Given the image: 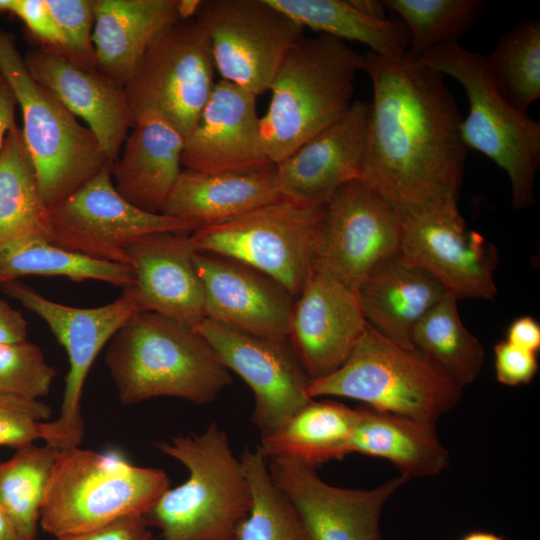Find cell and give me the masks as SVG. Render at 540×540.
Wrapping results in <instances>:
<instances>
[{
    "instance_id": "cell-38",
    "label": "cell",
    "mask_w": 540,
    "mask_h": 540,
    "mask_svg": "<svg viewBox=\"0 0 540 540\" xmlns=\"http://www.w3.org/2000/svg\"><path fill=\"white\" fill-rule=\"evenodd\" d=\"M55 376L54 367L34 343L0 344V394L40 400L49 393Z\"/></svg>"
},
{
    "instance_id": "cell-20",
    "label": "cell",
    "mask_w": 540,
    "mask_h": 540,
    "mask_svg": "<svg viewBox=\"0 0 540 540\" xmlns=\"http://www.w3.org/2000/svg\"><path fill=\"white\" fill-rule=\"evenodd\" d=\"M369 102L348 111L276 165L282 197L325 206L342 186L361 180L367 144Z\"/></svg>"
},
{
    "instance_id": "cell-16",
    "label": "cell",
    "mask_w": 540,
    "mask_h": 540,
    "mask_svg": "<svg viewBox=\"0 0 540 540\" xmlns=\"http://www.w3.org/2000/svg\"><path fill=\"white\" fill-rule=\"evenodd\" d=\"M194 328L252 390V421L261 437L277 431L312 400L307 394L310 379L289 338L257 337L207 318Z\"/></svg>"
},
{
    "instance_id": "cell-36",
    "label": "cell",
    "mask_w": 540,
    "mask_h": 540,
    "mask_svg": "<svg viewBox=\"0 0 540 540\" xmlns=\"http://www.w3.org/2000/svg\"><path fill=\"white\" fill-rule=\"evenodd\" d=\"M239 459L251 493V508L237 528L236 540H307L294 506L272 480L259 449L245 448Z\"/></svg>"
},
{
    "instance_id": "cell-2",
    "label": "cell",
    "mask_w": 540,
    "mask_h": 540,
    "mask_svg": "<svg viewBox=\"0 0 540 540\" xmlns=\"http://www.w3.org/2000/svg\"><path fill=\"white\" fill-rule=\"evenodd\" d=\"M104 361L123 405L155 397L205 405L232 382L195 328L147 311L136 312L114 334Z\"/></svg>"
},
{
    "instance_id": "cell-24",
    "label": "cell",
    "mask_w": 540,
    "mask_h": 540,
    "mask_svg": "<svg viewBox=\"0 0 540 540\" xmlns=\"http://www.w3.org/2000/svg\"><path fill=\"white\" fill-rule=\"evenodd\" d=\"M199 0H93L96 67L127 85L154 39L194 17Z\"/></svg>"
},
{
    "instance_id": "cell-45",
    "label": "cell",
    "mask_w": 540,
    "mask_h": 540,
    "mask_svg": "<svg viewBox=\"0 0 540 540\" xmlns=\"http://www.w3.org/2000/svg\"><path fill=\"white\" fill-rule=\"evenodd\" d=\"M28 326L22 313L0 299V344L27 340Z\"/></svg>"
},
{
    "instance_id": "cell-41",
    "label": "cell",
    "mask_w": 540,
    "mask_h": 540,
    "mask_svg": "<svg viewBox=\"0 0 540 540\" xmlns=\"http://www.w3.org/2000/svg\"><path fill=\"white\" fill-rule=\"evenodd\" d=\"M10 14L25 24L29 33L42 47L62 52L65 40L45 0H12Z\"/></svg>"
},
{
    "instance_id": "cell-15",
    "label": "cell",
    "mask_w": 540,
    "mask_h": 540,
    "mask_svg": "<svg viewBox=\"0 0 540 540\" xmlns=\"http://www.w3.org/2000/svg\"><path fill=\"white\" fill-rule=\"evenodd\" d=\"M394 208L361 180L342 186L324 207L315 265L357 291L372 268L400 252Z\"/></svg>"
},
{
    "instance_id": "cell-23",
    "label": "cell",
    "mask_w": 540,
    "mask_h": 540,
    "mask_svg": "<svg viewBox=\"0 0 540 540\" xmlns=\"http://www.w3.org/2000/svg\"><path fill=\"white\" fill-rule=\"evenodd\" d=\"M190 234L156 233L130 245L127 256L134 284L127 289L140 311L157 313L194 328L205 318V312Z\"/></svg>"
},
{
    "instance_id": "cell-18",
    "label": "cell",
    "mask_w": 540,
    "mask_h": 540,
    "mask_svg": "<svg viewBox=\"0 0 540 540\" xmlns=\"http://www.w3.org/2000/svg\"><path fill=\"white\" fill-rule=\"evenodd\" d=\"M367 323L357 291L313 264L295 299L289 335L309 379L337 370Z\"/></svg>"
},
{
    "instance_id": "cell-1",
    "label": "cell",
    "mask_w": 540,
    "mask_h": 540,
    "mask_svg": "<svg viewBox=\"0 0 540 540\" xmlns=\"http://www.w3.org/2000/svg\"><path fill=\"white\" fill-rule=\"evenodd\" d=\"M370 77L361 181L399 217L458 200L468 148L462 116L445 76L419 60L363 54Z\"/></svg>"
},
{
    "instance_id": "cell-42",
    "label": "cell",
    "mask_w": 540,
    "mask_h": 540,
    "mask_svg": "<svg viewBox=\"0 0 540 540\" xmlns=\"http://www.w3.org/2000/svg\"><path fill=\"white\" fill-rule=\"evenodd\" d=\"M495 373L499 383L507 386L528 384L536 375V353L519 348L507 340L494 347Z\"/></svg>"
},
{
    "instance_id": "cell-33",
    "label": "cell",
    "mask_w": 540,
    "mask_h": 540,
    "mask_svg": "<svg viewBox=\"0 0 540 540\" xmlns=\"http://www.w3.org/2000/svg\"><path fill=\"white\" fill-rule=\"evenodd\" d=\"M25 275L97 280L124 289L134 284L129 265L92 258L41 238L23 239L0 247V286Z\"/></svg>"
},
{
    "instance_id": "cell-39",
    "label": "cell",
    "mask_w": 540,
    "mask_h": 540,
    "mask_svg": "<svg viewBox=\"0 0 540 540\" xmlns=\"http://www.w3.org/2000/svg\"><path fill=\"white\" fill-rule=\"evenodd\" d=\"M65 47L58 52L86 67H96L93 0H45Z\"/></svg>"
},
{
    "instance_id": "cell-37",
    "label": "cell",
    "mask_w": 540,
    "mask_h": 540,
    "mask_svg": "<svg viewBox=\"0 0 540 540\" xmlns=\"http://www.w3.org/2000/svg\"><path fill=\"white\" fill-rule=\"evenodd\" d=\"M404 21L410 35L406 56L418 60L431 49L458 42L468 33L486 2L482 0H385Z\"/></svg>"
},
{
    "instance_id": "cell-12",
    "label": "cell",
    "mask_w": 540,
    "mask_h": 540,
    "mask_svg": "<svg viewBox=\"0 0 540 540\" xmlns=\"http://www.w3.org/2000/svg\"><path fill=\"white\" fill-rule=\"evenodd\" d=\"M204 28L223 80L258 96L269 87L304 28L268 0H200Z\"/></svg>"
},
{
    "instance_id": "cell-17",
    "label": "cell",
    "mask_w": 540,
    "mask_h": 540,
    "mask_svg": "<svg viewBox=\"0 0 540 540\" xmlns=\"http://www.w3.org/2000/svg\"><path fill=\"white\" fill-rule=\"evenodd\" d=\"M270 476L294 506L307 540H381L379 521L399 476L373 489L342 488L323 481L316 468L288 458L267 459Z\"/></svg>"
},
{
    "instance_id": "cell-28",
    "label": "cell",
    "mask_w": 540,
    "mask_h": 540,
    "mask_svg": "<svg viewBox=\"0 0 540 540\" xmlns=\"http://www.w3.org/2000/svg\"><path fill=\"white\" fill-rule=\"evenodd\" d=\"M349 453L386 459L406 481L438 475L449 465L435 426L369 407L357 408Z\"/></svg>"
},
{
    "instance_id": "cell-31",
    "label": "cell",
    "mask_w": 540,
    "mask_h": 540,
    "mask_svg": "<svg viewBox=\"0 0 540 540\" xmlns=\"http://www.w3.org/2000/svg\"><path fill=\"white\" fill-rule=\"evenodd\" d=\"M304 29L306 27L339 40L356 41L385 58L405 56L410 35L403 23L371 18L350 0H268Z\"/></svg>"
},
{
    "instance_id": "cell-44",
    "label": "cell",
    "mask_w": 540,
    "mask_h": 540,
    "mask_svg": "<svg viewBox=\"0 0 540 540\" xmlns=\"http://www.w3.org/2000/svg\"><path fill=\"white\" fill-rule=\"evenodd\" d=\"M506 340L519 348L536 353L540 348V325L531 316L519 317L508 327Z\"/></svg>"
},
{
    "instance_id": "cell-9",
    "label": "cell",
    "mask_w": 540,
    "mask_h": 540,
    "mask_svg": "<svg viewBox=\"0 0 540 540\" xmlns=\"http://www.w3.org/2000/svg\"><path fill=\"white\" fill-rule=\"evenodd\" d=\"M325 206L285 197L190 234L196 252L228 257L270 276L295 299L316 260Z\"/></svg>"
},
{
    "instance_id": "cell-25",
    "label": "cell",
    "mask_w": 540,
    "mask_h": 540,
    "mask_svg": "<svg viewBox=\"0 0 540 540\" xmlns=\"http://www.w3.org/2000/svg\"><path fill=\"white\" fill-rule=\"evenodd\" d=\"M111 177L119 194L150 213H163L181 173L185 137L160 116L136 118Z\"/></svg>"
},
{
    "instance_id": "cell-19",
    "label": "cell",
    "mask_w": 540,
    "mask_h": 540,
    "mask_svg": "<svg viewBox=\"0 0 540 540\" xmlns=\"http://www.w3.org/2000/svg\"><path fill=\"white\" fill-rule=\"evenodd\" d=\"M194 264L204 292L205 318L257 337L288 339L295 297L263 272L203 252Z\"/></svg>"
},
{
    "instance_id": "cell-26",
    "label": "cell",
    "mask_w": 540,
    "mask_h": 540,
    "mask_svg": "<svg viewBox=\"0 0 540 540\" xmlns=\"http://www.w3.org/2000/svg\"><path fill=\"white\" fill-rule=\"evenodd\" d=\"M281 197L276 165L219 172L185 169L163 214L202 228L227 222Z\"/></svg>"
},
{
    "instance_id": "cell-10",
    "label": "cell",
    "mask_w": 540,
    "mask_h": 540,
    "mask_svg": "<svg viewBox=\"0 0 540 540\" xmlns=\"http://www.w3.org/2000/svg\"><path fill=\"white\" fill-rule=\"evenodd\" d=\"M214 69L208 36L195 16L167 27L124 88L134 123L156 114L186 137L212 93Z\"/></svg>"
},
{
    "instance_id": "cell-4",
    "label": "cell",
    "mask_w": 540,
    "mask_h": 540,
    "mask_svg": "<svg viewBox=\"0 0 540 540\" xmlns=\"http://www.w3.org/2000/svg\"><path fill=\"white\" fill-rule=\"evenodd\" d=\"M362 66V54L325 34L303 36L290 49L269 87L268 109L260 117L270 163L279 164L348 111Z\"/></svg>"
},
{
    "instance_id": "cell-14",
    "label": "cell",
    "mask_w": 540,
    "mask_h": 540,
    "mask_svg": "<svg viewBox=\"0 0 540 540\" xmlns=\"http://www.w3.org/2000/svg\"><path fill=\"white\" fill-rule=\"evenodd\" d=\"M399 218L400 253L435 278L449 294L458 300H490L497 295L496 246L466 226L458 200Z\"/></svg>"
},
{
    "instance_id": "cell-35",
    "label": "cell",
    "mask_w": 540,
    "mask_h": 540,
    "mask_svg": "<svg viewBox=\"0 0 540 540\" xmlns=\"http://www.w3.org/2000/svg\"><path fill=\"white\" fill-rule=\"evenodd\" d=\"M500 96L515 110L527 114L540 97V21L523 19L503 34L484 57Z\"/></svg>"
},
{
    "instance_id": "cell-27",
    "label": "cell",
    "mask_w": 540,
    "mask_h": 540,
    "mask_svg": "<svg viewBox=\"0 0 540 540\" xmlns=\"http://www.w3.org/2000/svg\"><path fill=\"white\" fill-rule=\"evenodd\" d=\"M357 293L368 324L398 345L413 349L416 325L448 292L399 252L375 265Z\"/></svg>"
},
{
    "instance_id": "cell-22",
    "label": "cell",
    "mask_w": 540,
    "mask_h": 540,
    "mask_svg": "<svg viewBox=\"0 0 540 540\" xmlns=\"http://www.w3.org/2000/svg\"><path fill=\"white\" fill-rule=\"evenodd\" d=\"M257 96L221 79L185 137L182 166L197 172L259 168L270 163L260 132Z\"/></svg>"
},
{
    "instance_id": "cell-47",
    "label": "cell",
    "mask_w": 540,
    "mask_h": 540,
    "mask_svg": "<svg viewBox=\"0 0 540 540\" xmlns=\"http://www.w3.org/2000/svg\"><path fill=\"white\" fill-rule=\"evenodd\" d=\"M351 4L361 13L378 20H386L383 1L377 0H350Z\"/></svg>"
},
{
    "instance_id": "cell-21",
    "label": "cell",
    "mask_w": 540,
    "mask_h": 540,
    "mask_svg": "<svg viewBox=\"0 0 540 540\" xmlns=\"http://www.w3.org/2000/svg\"><path fill=\"white\" fill-rule=\"evenodd\" d=\"M23 59L31 76L86 123L114 163L134 126L124 87L99 69L46 47L29 51Z\"/></svg>"
},
{
    "instance_id": "cell-8",
    "label": "cell",
    "mask_w": 540,
    "mask_h": 540,
    "mask_svg": "<svg viewBox=\"0 0 540 540\" xmlns=\"http://www.w3.org/2000/svg\"><path fill=\"white\" fill-rule=\"evenodd\" d=\"M485 56L445 43L418 60L463 87L469 111L461 123L462 138L503 169L510 180L512 207L524 209L534 202V183L540 166V123L512 108L493 85Z\"/></svg>"
},
{
    "instance_id": "cell-11",
    "label": "cell",
    "mask_w": 540,
    "mask_h": 540,
    "mask_svg": "<svg viewBox=\"0 0 540 540\" xmlns=\"http://www.w3.org/2000/svg\"><path fill=\"white\" fill-rule=\"evenodd\" d=\"M2 290L25 308L38 315L64 347L69 370L59 416L40 424V439L64 450L80 446L85 425L81 413L84 384L97 355L114 334L136 312L140 311L128 289L99 307L79 308L52 301L22 282L13 280Z\"/></svg>"
},
{
    "instance_id": "cell-13",
    "label": "cell",
    "mask_w": 540,
    "mask_h": 540,
    "mask_svg": "<svg viewBox=\"0 0 540 540\" xmlns=\"http://www.w3.org/2000/svg\"><path fill=\"white\" fill-rule=\"evenodd\" d=\"M111 169L49 209L51 242L103 261L128 265L127 249L137 240L156 233L190 234L193 222L142 210L116 190Z\"/></svg>"
},
{
    "instance_id": "cell-32",
    "label": "cell",
    "mask_w": 540,
    "mask_h": 540,
    "mask_svg": "<svg viewBox=\"0 0 540 540\" xmlns=\"http://www.w3.org/2000/svg\"><path fill=\"white\" fill-rule=\"evenodd\" d=\"M457 303L458 299L447 293L435 304L416 325L412 346L463 389L479 376L484 349L463 324Z\"/></svg>"
},
{
    "instance_id": "cell-40",
    "label": "cell",
    "mask_w": 540,
    "mask_h": 540,
    "mask_svg": "<svg viewBox=\"0 0 540 540\" xmlns=\"http://www.w3.org/2000/svg\"><path fill=\"white\" fill-rule=\"evenodd\" d=\"M51 417V408L41 400L0 394V446L15 449L40 439V424Z\"/></svg>"
},
{
    "instance_id": "cell-43",
    "label": "cell",
    "mask_w": 540,
    "mask_h": 540,
    "mask_svg": "<svg viewBox=\"0 0 540 540\" xmlns=\"http://www.w3.org/2000/svg\"><path fill=\"white\" fill-rule=\"evenodd\" d=\"M143 515L118 519L100 528L55 540H153Z\"/></svg>"
},
{
    "instance_id": "cell-50",
    "label": "cell",
    "mask_w": 540,
    "mask_h": 540,
    "mask_svg": "<svg viewBox=\"0 0 540 540\" xmlns=\"http://www.w3.org/2000/svg\"><path fill=\"white\" fill-rule=\"evenodd\" d=\"M12 0H0V14L10 13Z\"/></svg>"
},
{
    "instance_id": "cell-34",
    "label": "cell",
    "mask_w": 540,
    "mask_h": 540,
    "mask_svg": "<svg viewBox=\"0 0 540 540\" xmlns=\"http://www.w3.org/2000/svg\"><path fill=\"white\" fill-rule=\"evenodd\" d=\"M60 450L21 446L0 462V504L22 540H36L47 485Z\"/></svg>"
},
{
    "instance_id": "cell-30",
    "label": "cell",
    "mask_w": 540,
    "mask_h": 540,
    "mask_svg": "<svg viewBox=\"0 0 540 540\" xmlns=\"http://www.w3.org/2000/svg\"><path fill=\"white\" fill-rule=\"evenodd\" d=\"M51 241L49 209L21 128L15 124L0 151V247L28 239Z\"/></svg>"
},
{
    "instance_id": "cell-49",
    "label": "cell",
    "mask_w": 540,
    "mask_h": 540,
    "mask_svg": "<svg viewBox=\"0 0 540 540\" xmlns=\"http://www.w3.org/2000/svg\"><path fill=\"white\" fill-rule=\"evenodd\" d=\"M461 540H505L499 535L490 532L476 531L465 535Z\"/></svg>"
},
{
    "instance_id": "cell-6",
    "label": "cell",
    "mask_w": 540,
    "mask_h": 540,
    "mask_svg": "<svg viewBox=\"0 0 540 540\" xmlns=\"http://www.w3.org/2000/svg\"><path fill=\"white\" fill-rule=\"evenodd\" d=\"M311 399L344 397L371 409L435 426L459 402L462 389L422 354L393 342L367 323L346 361L310 380Z\"/></svg>"
},
{
    "instance_id": "cell-29",
    "label": "cell",
    "mask_w": 540,
    "mask_h": 540,
    "mask_svg": "<svg viewBox=\"0 0 540 540\" xmlns=\"http://www.w3.org/2000/svg\"><path fill=\"white\" fill-rule=\"evenodd\" d=\"M356 417L357 408L312 399L277 431L262 436L257 448L266 459H294L317 468L350 454Z\"/></svg>"
},
{
    "instance_id": "cell-5",
    "label": "cell",
    "mask_w": 540,
    "mask_h": 540,
    "mask_svg": "<svg viewBox=\"0 0 540 540\" xmlns=\"http://www.w3.org/2000/svg\"><path fill=\"white\" fill-rule=\"evenodd\" d=\"M170 488L158 468L130 463L117 452L60 450L45 492L40 526L55 539L128 516L145 515Z\"/></svg>"
},
{
    "instance_id": "cell-46",
    "label": "cell",
    "mask_w": 540,
    "mask_h": 540,
    "mask_svg": "<svg viewBox=\"0 0 540 540\" xmlns=\"http://www.w3.org/2000/svg\"><path fill=\"white\" fill-rule=\"evenodd\" d=\"M17 101L8 81L0 73V151L8 131L16 124Z\"/></svg>"
},
{
    "instance_id": "cell-3",
    "label": "cell",
    "mask_w": 540,
    "mask_h": 540,
    "mask_svg": "<svg viewBox=\"0 0 540 540\" xmlns=\"http://www.w3.org/2000/svg\"><path fill=\"white\" fill-rule=\"evenodd\" d=\"M155 447L188 470L181 485L167 489L144 515L161 540H236L251 508L242 464L216 422L201 434L173 437Z\"/></svg>"
},
{
    "instance_id": "cell-7",
    "label": "cell",
    "mask_w": 540,
    "mask_h": 540,
    "mask_svg": "<svg viewBox=\"0 0 540 540\" xmlns=\"http://www.w3.org/2000/svg\"><path fill=\"white\" fill-rule=\"evenodd\" d=\"M0 73L20 107L23 140L48 209L112 167L93 132L31 76L14 36L1 29Z\"/></svg>"
},
{
    "instance_id": "cell-48",
    "label": "cell",
    "mask_w": 540,
    "mask_h": 540,
    "mask_svg": "<svg viewBox=\"0 0 540 540\" xmlns=\"http://www.w3.org/2000/svg\"><path fill=\"white\" fill-rule=\"evenodd\" d=\"M0 540H22L16 528L0 504Z\"/></svg>"
}]
</instances>
